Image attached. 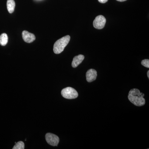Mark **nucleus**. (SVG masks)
Listing matches in <instances>:
<instances>
[{
	"instance_id": "nucleus-1",
	"label": "nucleus",
	"mask_w": 149,
	"mask_h": 149,
	"mask_svg": "<svg viewBox=\"0 0 149 149\" xmlns=\"http://www.w3.org/2000/svg\"><path fill=\"white\" fill-rule=\"evenodd\" d=\"M144 96L143 93H141L139 89L134 88L129 91L128 99L133 104L136 106L141 107L146 103Z\"/></svg>"
},
{
	"instance_id": "nucleus-2",
	"label": "nucleus",
	"mask_w": 149,
	"mask_h": 149,
	"mask_svg": "<svg viewBox=\"0 0 149 149\" xmlns=\"http://www.w3.org/2000/svg\"><path fill=\"white\" fill-rule=\"evenodd\" d=\"M70 39V36L67 35L56 41L54 45V53L55 54H60L62 52L69 43Z\"/></svg>"
},
{
	"instance_id": "nucleus-3",
	"label": "nucleus",
	"mask_w": 149,
	"mask_h": 149,
	"mask_svg": "<svg viewBox=\"0 0 149 149\" xmlns=\"http://www.w3.org/2000/svg\"><path fill=\"white\" fill-rule=\"evenodd\" d=\"M61 94L63 97L67 99H75L78 96L77 91L71 87H67L63 89Z\"/></svg>"
},
{
	"instance_id": "nucleus-4",
	"label": "nucleus",
	"mask_w": 149,
	"mask_h": 149,
	"mask_svg": "<svg viewBox=\"0 0 149 149\" xmlns=\"http://www.w3.org/2000/svg\"><path fill=\"white\" fill-rule=\"evenodd\" d=\"M106 19L105 17L102 15H98L96 17L93 22V26L96 29H103L105 25Z\"/></svg>"
},
{
	"instance_id": "nucleus-5",
	"label": "nucleus",
	"mask_w": 149,
	"mask_h": 149,
	"mask_svg": "<svg viewBox=\"0 0 149 149\" xmlns=\"http://www.w3.org/2000/svg\"><path fill=\"white\" fill-rule=\"evenodd\" d=\"M45 139L47 143L53 146H57L59 142L58 136L53 133H47L46 134Z\"/></svg>"
},
{
	"instance_id": "nucleus-6",
	"label": "nucleus",
	"mask_w": 149,
	"mask_h": 149,
	"mask_svg": "<svg viewBox=\"0 0 149 149\" xmlns=\"http://www.w3.org/2000/svg\"><path fill=\"white\" fill-rule=\"evenodd\" d=\"M22 37L24 42L27 43H32L36 40L34 34L29 33L26 30H24L22 32Z\"/></svg>"
},
{
	"instance_id": "nucleus-7",
	"label": "nucleus",
	"mask_w": 149,
	"mask_h": 149,
	"mask_svg": "<svg viewBox=\"0 0 149 149\" xmlns=\"http://www.w3.org/2000/svg\"><path fill=\"white\" fill-rule=\"evenodd\" d=\"M86 80L89 83L93 82L96 80L97 77V72L95 70L91 69L89 70L86 74Z\"/></svg>"
},
{
	"instance_id": "nucleus-8",
	"label": "nucleus",
	"mask_w": 149,
	"mask_h": 149,
	"mask_svg": "<svg viewBox=\"0 0 149 149\" xmlns=\"http://www.w3.org/2000/svg\"><path fill=\"white\" fill-rule=\"evenodd\" d=\"M85 58V56L83 55H79L75 56L73 59L72 63V66L74 68L77 67L83 62Z\"/></svg>"
},
{
	"instance_id": "nucleus-9",
	"label": "nucleus",
	"mask_w": 149,
	"mask_h": 149,
	"mask_svg": "<svg viewBox=\"0 0 149 149\" xmlns=\"http://www.w3.org/2000/svg\"><path fill=\"white\" fill-rule=\"evenodd\" d=\"M15 6L14 0H8L7 2V7L8 12L10 13H13Z\"/></svg>"
},
{
	"instance_id": "nucleus-10",
	"label": "nucleus",
	"mask_w": 149,
	"mask_h": 149,
	"mask_svg": "<svg viewBox=\"0 0 149 149\" xmlns=\"http://www.w3.org/2000/svg\"><path fill=\"white\" fill-rule=\"evenodd\" d=\"M8 42V37L6 33H3L0 36V45L5 46Z\"/></svg>"
},
{
	"instance_id": "nucleus-11",
	"label": "nucleus",
	"mask_w": 149,
	"mask_h": 149,
	"mask_svg": "<svg viewBox=\"0 0 149 149\" xmlns=\"http://www.w3.org/2000/svg\"><path fill=\"white\" fill-rule=\"evenodd\" d=\"M13 149H24V144L22 141H19L15 143L14 146L13 148Z\"/></svg>"
},
{
	"instance_id": "nucleus-12",
	"label": "nucleus",
	"mask_w": 149,
	"mask_h": 149,
	"mask_svg": "<svg viewBox=\"0 0 149 149\" xmlns=\"http://www.w3.org/2000/svg\"><path fill=\"white\" fill-rule=\"evenodd\" d=\"M141 64L143 66H145V67H146L147 68H149V59H145L142 61L141 62Z\"/></svg>"
},
{
	"instance_id": "nucleus-13",
	"label": "nucleus",
	"mask_w": 149,
	"mask_h": 149,
	"mask_svg": "<svg viewBox=\"0 0 149 149\" xmlns=\"http://www.w3.org/2000/svg\"><path fill=\"white\" fill-rule=\"evenodd\" d=\"M98 1H99V2L102 3H107L108 0H98Z\"/></svg>"
},
{
	"instance_id": "nucleus-14",
	"label": "nucleus",
	"mask_w": 149,
	"mask_h": 149,
	"mask_svg": "<svg viewBox=\"0 0 149 149\" xmlns=\"http://www.w3.org/2000/svg\"><path fill=\"white\" fill-rule=\"evenodd\" d=\"M116 1H118L120 2H123L126 1V0H116Z\"/></svg>"
},
{
	"instance_id": "nucleus-15",
	"label": "nucleus",
	"mask_w": 149,
	"mask_h": 149,
	"mask_svg": "<svg viewBox=\"0 0 149 149\" xmlns=\"http://www.w3.org/2000/svg\"><path fill=\"white\" fill-rule=\"evenodd\" d=\"M147 75H148V77L149 78V71H148V72H147Z\"/></svg>"
}]
</instances>
